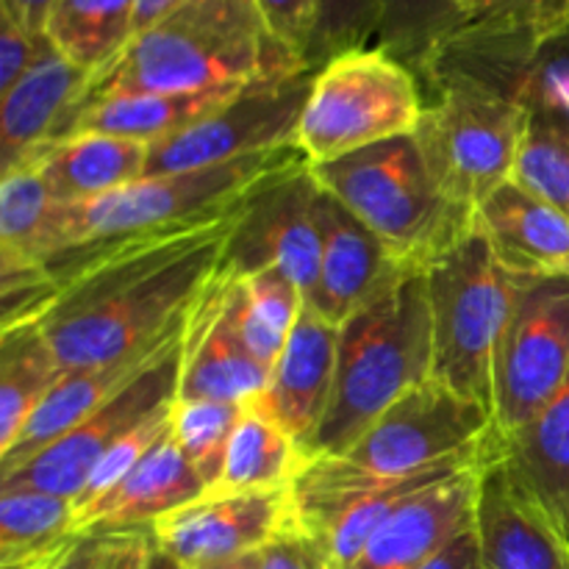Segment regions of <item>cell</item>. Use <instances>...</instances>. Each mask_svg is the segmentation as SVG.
Returning <instances> with one entry per match:
<instances>
[{"instance_id":"cell-1","label":"cell","mask_w":569,"mask_h":569,"mask_svg":"<svg viewBox=\"0 0 569 569\" xmlns=\"http://www.w3.org/2000/svg\"><path fill=\"white\" fill-rule=\"evenodd\" d=\"M244 206L44 259L48 300L37 322L61 367L126 359L181 328L220 272Z\"/></svg>"},{"instance_id":"cell-2","label":"cell","mask_w":569,"mask_h":569,"mask_svg":"<svg viewBox=\"0 0 569 569\" xmlns=\"http://www.w3.org/2000/svg\"><path fill=\"white\" fill-rule=\"evenodd\" d=\"M492 445V411L431 378L389 406L342 456L306 465L292 483L295 520L320 531L350 500L461 470Z\"/></svg>"},{"instance_id":"cell-3","label":"cell","mask_w":569,"mask_h":569,"mask_svg":"<svg viewBox=\"0 0 569 569\" xmlns=\"http://www.w3.org/2000/svg\"><path fill=\"white\" fill-rule=\"evenodd\" d=\"M300 70L311 67L278 42L253 0H189L89 76L67 128L78 111L106 98L250 87Z\"/></svg>"},{"instance_id":"cell-4","label":"cell","mask_w":569,"mask_h":569,"mask_svg":"<svg viewBox=\"0 0 569 569\" xmlns=\"http://www.w3.org/2000/svg\"><path fill=\"white\" fill-rule=\"evenodd\" d=\"M433 337L426 272H411L339 326L331 403L306 459H331L406 392L431 381Z\"/></svg>"},{"instance_id":"cell-5","label":"cell","mask_w":569,"mask_h":569,"mask_svg":"<svg viewBox=\"0 0 569 569\" xmlns=\"http://www.w3.org/2000/svg\"><path fill=\"white\" fill-rule=\"evenodd\" d=\"M311 176L381 239L406 272H428L472 237L476 214L439 189L411 133L311 164Z\"/></svg>"},{"instance_id":"cell-6","label":"cell","mask_w":569,"mask_h":569,"mask_svg":"<svg viewBox=\"0 0 569 569\" xmlns=\"http://www.w3.org/2000/svg\"><path fill=\"white\" fill-rule=\"evenodd\" d=\"M309 164L298 144L203 170L150 176L87 203H59L44 244V259L78 244L156 228L183 226L237 209L270 183Z\"/></svg>"},{"instance_id":"cell-7","label":"cell","mask_w":569,"mask_h":569,"mask_svg":"<svg viewBox=\"0 0 569 569\" xmlns=\"http://www.w3.org/2000/svg\"><path fill=\"white\" fill-rule=\"evenodd\" d=\"M431 300V378L492 411L495 350L509 320L517 276L472 231L426 272Z\"/></svg>"},{"instance_id":"cell-8","label":"cell","mask_w":569,"mask_h":569,"mask_svg":"<svg viewBox=\"0 0 569 569\" xmlns=\"http://www.w3.org/2000/svg\"><path fill=\"white\" fill-rule=\"evenodd\" d=\"M426 109V92L409 67L381 50H348L315 72L298 128V148L309 164L409 137Z\"/></svg>"},{"instance_id":"cell-9","label":"cell","mask_w":569,"mask_h":569,"mask_svg":"<svg viewBox=\"0 0 569 569\" xmlns=\"http://www.w3.org/2000/svg\"><path fill=\"white\" fill-rule=\"evenodd\" d=\"M528 109L467 83H439L426 94L415 142L433 181L461 209L478 206L511 181Z\"/></svg>"},{"instance_id":"cell-10","label":"cell","mask_w":569,"mask_h":569,"mask_svg":"<svg viewBox=\"0 0 569 569\" xmlns=\"http://www.w3.org/2000/svg\"><path fill=\"white\" fill-rule=\"evenodd\" d=\"M569 376V278H517L495 350L492 420L498 437L526 428Z\"/></svg>"},{"instance_id":"cell-11","label":"cell","mask_w":569,"mask_h":569,"mask_svg":"<svg viewBox=\"0 0 569 569\" xmlns=\"http://www.w3.org/2000/svg\"><path fill=\"white\" fill-rule=\"evenodd\" d=\"M315 72L300 70L292 76L250 83L194 126L153 142L144 178L203 170L298 144L300 117L315 83Z\"/></svg>"},{"instance_id":"cell-12","label":"cell","mask_w":569,"mask_h":569,"mask_svg":"<svg viewBox=\"0 0 569 569\" xmlns=\"http://www.w3.org/2000/svg\"><path fill=\"white\" fill-rule=\"evenodd\" d=\"M317 192L320 183L311 176V164L256 192L228 239L220 270L244 278L276 267L298 283L309 303L320 278L322 248L315 217Z\"/></svg>"},{"instance_id":"cell-13","label":"cell","mask_w":569,"mask_h":569,"mask_svg":"<svg viewBox=\"0 0 569 569\" xmlns=\"http://www.w3.org/2000/svg\"><path fill=\"white\" fill-rule=\"evenodd\" d=\"M181 350L137 378L131 387L122 389L114 400L100 406L87 420L61 433L20 470L0 476V489H33L70 500L81 498L98 461L139 422L176 400Z\"/></svg>"},{"instance_id":"cell-14","label":"cell","mask_w":569,"mask_h":569,"mask_svg":"<svg viewBox=\"0 0 569 569\" xmlns=\"http://www.w3.org/2000/svg\"><path fill=\"white\" fill-rule=\"evenodd\" d=\"M295 522L292 487L278 492L228 495L170 511L148 528L150 542L178 569H206L259 553Z\"/></svg>"},{"instance_id":"cell-15","label":"cell","mask_w":569,"mask_h":569,"mask_svg":"<svg viewBox=\"0 0 569 569\" xmlns=\"http://www.w3.org/2000/svg\"><path fill=\"white\" fill-rule=\"evenodd\" d=\"M476 537L483 569H569L567 533L506 465L500 442L478 476Z\"/></svg>"},{"instance_id":"cell-16","label":"cell","mask_w":569,"mask_h":569,"mask_svg":"<svg viewBox=\"0 0 569 569\" xmlns=\"http://www.w3.org/2000/svg\"><path fill=\"white\" fill-rule=\"evenodd\" d=\"M315 217L322 242L320 278L306 306L339 328L411 272H406L381 239L322 187L315 200Z\"/></svg>"},{"instance_id":"cell-17","label":"cell","mask_w":569,"mask_h":569,"mask_svg":"<svg viewBox=\"0 0 569 569\" xmlns=\"http://www.w3.org/2000/svg\"><path fill=\"white\" fill-rule=\"evenodd\" d=\"M231 281L228 272H217L189 315L176 400H226L244 406L267 389L270 370L250 356L233 328Z\"/></svg>"},{"instance_id":"cell-18","label":"cell","mask_w":569,"mask_h":569,"mask_svg":"<svg viewBox=\"0 0 569 569\" xmlns=\"http://www.w3.org/2000/svg\"><path fill=\"white\" fill-rule=\"evenodd\" d=\"M498 442V433H495ZM495 445L489 448V453ZM422 489L383 520L348 569H422L445 545L476 522L478 476L483 461Z\"/></svg>"},{"instance_id":"cell-19","label":"cell","mask_w":569,"mask_h":569,"mask_svg":"<svg viewBox=\"0 0 569 569\" xmlns=\"http://www.w3.org/2000/svg\"><path fill=\"white\" fill-rule=\"evenodd\" d=\"M187 326L189 320L172 333H167L164 339H159L156 345L137 350V353L126 356V359L67 370L61 376V381L50 389L48 398L39 403V409L33 411L31 420L20 431V437L11 442L9 450L0 453V476H9V472L20 470L39 450L56 442L61 433H67L72 426L87 420L100 406L114 400L122 389L131 387L144 372L159 367L170 356H176L183 348V339H187Z\"/></svg>"},{"instance_id":"cell-20","label":"cell","mask_w":569,"mask_h":569,"mask_svg":"<svg viewBox=\"0 0 569 569\" xmlns=\"http://www.w3.org/2000/svg\"><path fill=\"white\" fill-rule=\"evenodd\" d=\"M337 350L339 328L306 306L281 359L272 367L267 389L256 398V403L300 445L303 456L331 403Z\"/></svg>"},{"instance_id":"cell-21","label":"cell","mask_w":569,"mask_h":569,"mask_svg":"<svg viewBox=\"0 0 569 569\" xmlns=\"http://www.w3.org/2000/svg\"><path fill=\"white\" fill-rule=\"evenodd\" d=\"M472 231L517 278H569V214L515 181L489 194Z\"/></svg>"},{"instance_id":"cell-22","label":"cell","mask_w":569,"mask_h":569,"mask_svg":"<svg viewBox=\"0 0 569 569\" xmlns=\"http://www.w3.org/2000/svg\"><path fill=\"white\" fill-rule=\"evenodd\" d=\"M203 495V481L170 431L103 500L76 515V533L148 531L156 520Z\"/></svg>"},{"instance_id":"cell-23","label":"cell","mask_w":569,"mask_h":569,"mask_svg":"<svg viewBox=\"0 0 569 569\" xmlns=\"http://www.w3.org/2000/svg\"><path fill=\"white\" fill-rule=\"evenodd\" d=\"M89 72L53 50L0 94V172L64 133Z\"/></svg>"},{"instance_id":"cell-24","label":"cell","mask_w":569,"mask_h":569,"mask_svg":"<svg viewBox=\"0 0 569 569\" xmlns=\"http://www.w3.org/2000/svg\"><path fill=\"white\" fill-rule=\"evenodd\" d=\"M148 153L150 144L139 139L81 131L42 144L22 161L37 167L56 203L72 206L103 198L144 178Z\"/></svg>"},{"instance_id":"cell-25","label":"cell","mask_w":569,"mask_h":569,"mask_svg":"<svg viewBox=\"0 0 569 569\" xmlns=\"http://www.w3.org/2000/svg\"><path fill=\"white\" fill-rule=\"evenodd\" d=\"M506 465L567 533L569 528V376L556 398L509 437H498Z\"/></svg>"},{"instance_id":"cell-26","label":"cell","mask_w":569,"mask_h":569,"mask_svg":"<svg viewBox=\"0 0 569 569\" xmlns=\"http://www.w3.org/2000/svg\"><path fill=\"white\" fill-rule=\"evenodd\" d=\"M242 89L244 87H220L206 89V92H150L106 98L78 111L67 133L94 131L153 144L194 126Z\"/></svg>"},{"instance_id":"cell-27","label":"cell","mask_w":569,"mask_h":569,"mask_svg":"<svg viewBox=\"0 0 569 569\" xmlns=\"http://www.w3.org/2000/svg\"><path fill=\"white\" fill-rule=\"evenodd\" d=\"M306 465L309 459L300 445L253 400L244 403L239 417L220 481L206 495L228 498V495L278 492L292 487Z\"/></svg>"},{"instance_id":"cell-28","label":"cell","mask_w":569,"mask_h":569,"mask_svg":"<svg viewBox=\"0 0 569 569\" xmlns=\"http://www.w3.org/2000/svg\"><path fill=\"white\" fill-rule=\"evenodd\" d=\"M64 372L37 320L0 326V453L20 437Z\"/></svg>"},{"instance_id":"cell-29","label":"cell","mask_w":569,"mask_h":569,"mask_svg":"<svg viewBox=\"0 0 569 569\" xmlns=\"http://www.w3.org/2000/svg\"><path fill=\"white\" fill-rule=\"evenodd\" d=\"M303 309L306 298L300 287L276 267L231 281L233 328L250 356L270 372L281 359Z\"/></svg>"},{"instance_id":"cell-30","label":"cell","mask_w":569,"mask_h":569,"mask_svg":"<svg viewBox=\"0 0 569 569\" xmlns=\"http://www.w3.org/2000/svg\"><path fill=\"white\" fill-rule=\"evenodd\" d=\"M565 28H569V0H461L459 28L445 48L467 44L531 53Z\"/></svg>"},{"instance_id":"cell-31","label":"cell","mask_w":569,"mask_h":569,"mask_svg":"<svg viewBox=\"0 0 569 569\" xmlns=\"http://www.w3.org/2000/svg\"><path fill=\"white\" fill-rule=\"evenodd\" d=\"M137 0H59L44 33L64 59L87 70H103L133 39Z\"/></svg>"},{"instance_id":"cell-32","label":"cell","mask_w":569,"mask_h":569,"mask_svg":"<svg viewBox=\"0 0 569 569\" xmlns=\"http://www.w3.org/2000/svg\"><path fill=\"white\" fill-rule=\"evenodd\" d=\"M0 176V272L33 270L44 261L59 203L31 161H20Z\"/></svg>"},{"instance_id":"cell-33","label":"cell","mask_w":569,"mask_h":569,"mask_svg":"<svg viewBox=\"0 0 569 569\" xmlns=\"http://www.w3.org/2000/svg\"><path fill=\"white\" fill-rule=\"evenodd\" d=\"M461 0H383L376 42L426 81L433 61L459 28Z\"/></svg>"},{"instance_id":"cell-34","label":"cell","mask_w":569,"mask_h":569,"mask_svg":"<svg viewBox=\"0 0 569 569\" xmlns=\"http://www.w3.org/2000/svg\"><path fill=\"white\" fill-rule=\"evenodd\" d=\"M76 533V500L33 489H0V567L53 548Z\"/></svg>"},{"instance_id":"cell-35","label":"cell","mask_w":569,"mask_h":569,"mask_svg":"<svg viewBox=\"0 0 569 569\" xmlns=\"http://www.w3.org/2000/svg\"><path fill=\"white\" fill-rule=\"evenodd\" d=\"M511 181L569 214V114L528 109Z\"/></svg>"},{"instance_id":"cell-36","label":"cell","mask_w":569,"mask_h":569,"mask_svg":"<svg viewBox=\"0 0 569 569\" xmlns=\"http://www.w3.org/2000/svg\"><path fill=\"white\" fill-rule=\"evenodd\" d=\"M242 409V403L226 400H176L172 406V437L203 481L206 492L220 481Z\"/></svg>"},{"instance_id":"cell-37","label":"cell","mask_w":569,"mask_h":569,"mask_svg":"<svg viewBox=\"0 0 569 569\" xmlns=\"http://www.w3.org/2000/svg\"><path fill=\"white\" fill-rule=\"evenodd\" d=\"M383 0H320V26L311 44L309 64L320 70L348 50L376 42Z\"/></svg>"},{"instance_id":"cell-38","label":"cell","mask_w":569,"mask_h":569,"mask_svg":"<svg viewBox=\"0 0 569 569\" xmlns=\"http://www.w3.org/2000/svg\"><path fill=\"white\" fill-rule=\"evenodd\" d=\"M172 406H176V400L161 406L159 411H153L148 420H142L133 431H128L126 437L98 461V467H94L92 476H89L87 487H83L81 498L76 500V515H81L89 506L103 500L106 495H109L111 489H114L117 483H120L122 478H126L128 472H131L133 467H137L139 461H142L144 456L172 431Z\"/></svg>"},{"instance_id":"cell-39","label":"cell","mask_w":569,"mask_h":569,"mask_svg":"<svg viewBox=\"0 0 569 569\" xmlns=\"http://www.w3.org/2000/svg\"><path fill=\"white\" fill-rule=\"evenodd\" d=\"M517 100L526 109H559L569 114V28L537 44L522 61Z\"/></svg>"},{"instance_id":"cell-40","label":"cell","mask_w":569,"mask_h":569,"mask_svg":"<svg viewBox=\"0 0 569 569\" xmlns=\"http://www.w3.org/2000/svg\"><path fill=\"white\" fill-rule=\"evenodd\" d=\"M253 3L278 42L300 64L311 67V44H315L317 26H320V0H253Z\"/></svg>"},{"instance_id":"cell-41","label":"cell","mask_w":569,"mask_h":569,"mask_svg":"<svg viewBox=\"0 0 569 569\" xmlns=\"http://www.w3.org/2000/svg\"><path fill=\"white\" fill-rule=\"evenodd\" d=\"M120 533H70L53 548L3 569H111Z\"/></svg>"},{"instance_id":"cell-42","label":"cell","mask_w":569,"mask_h":569,"mask_svg":"<svg viewBox=\"0 0 569 569\" xmlns=\"http://www.w3.org/2000/svg\"><path fill=\"white\" fill-rule=\"evenodd\" d=\"M48 33L31 31L11 17L0 14V94L14 87L33 64L53 53Z\"/></svg>"},{"instance_id":"cell-43","label":"cell","mask_w":569,"mask_h":569,"mask_svg":"<svg viewBox=\"0 0 569 569\" xmlns=\"http://www.w3.org/2000/svg\"><path fill=\"white\" fill-rule=\"evenodd\" d=\"M259 569H333L326 542L298 520L259 553Z\"/></svg>"},{"instance_id":"cell-44","label":"cell","mask_w":569,"mask_h":569,"mask_svg":"<svg viewBox=\"0 0 569 569\" xmlns=\"http://www.w3.org/2000/svg\"><path fill=\"white\" fill-rule=\"evenodd\" d=\"M422 569H483L481 567V548H478L476 522L459 537L450 539L431 561Z\"/></svg>"},{"instance_id":"cell-45","label":"cell","mask_w":569,"mask_h":569,"mask_svg":"<svg viewBox=\"0 0 569 569\" xmlns=\"http://www.w3.org/2000/svg\"><path fill=\"white\" fill-rule=\"evenodd\" d=\"M153 542L148 531H122L111 569H150Z\"/></svg>"},{"instance_id":"cell-46","label":"cell","mask_w":569,"mask_h":569,"mask_svg":"<svg viewBox=\"0 0 569 569\" xmlns=\"http://www.w3.org/2000/svg\"><path fill=\"white\" fill-rule=\"evenodd\" d=\"M56 3L59 0H0V14L11 17L31 31L44 33V22H48Z\"/></svg>"},{"instance_id":"cell-47","label":"cell","mask_w":569,"mask_h":569,"mask_svg":"<svg viewBox=\"0 0 569 569\" xmlns=\"http://www.w3.org/2000/svg\"><path fill=\"white\" fill-rule=\"evenodd\" d=\"M189 0H137V20H133V37L144 28L156 26L159 20H164L167 14H172L176 9H181Z\"/></svg>"},{"instance_id":"cell-48","label":"cell","mask_w":569,"mask_h":569,"mask_svg":"<svg viewBox=\"0 0 569 569\" xmlns=\"http://www.w3.org/2000/svg\"><path fill=\"white\" fill-rule=\"evenodd\" d=\"M259 553H261V550H259ZM259 553L242 556V559H233V561H222V565L206 567V569H259Z\"/></svg>"},{"instance_id":"cell-49","label":"cell","mask_w":569,"mask_h":569,"mask_svg":"<svg viewBox=\"0 0 569 569\" xmlns=\"http://www.w3.org/2000/svg\"><path fill=\"white\" fill-rule=\"evenodd\" d=\"M150 569H178L176 565H170V561L164 559V556H159L153 550V559H150Z\"/></svg>"},{"instance_id":"cell-50","label":"cell","mask_w":569,"mask_h":569,"mask_svg":"<svg viewBox=\"0 0 569 569\" xmlns=\"http://www.w3.org/2000/svg\"><path fill=\"white\" fill-rule=\"evenodd\" d=\"M567 539H569V528H567Z\"/></svg>"}]
</instances>
